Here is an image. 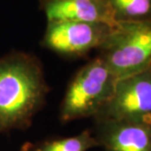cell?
I'll return each mask as SVG.
<instances>
[{
  "mask_svg": "<svg viewBox=\"0 0 151 151\" xmlns=\"http://www.w3.org/2000/svg\"><path fill=\"white\" fill-rule=\"evenodd\" d=\"M106 1L117 22L151 20V0Z\"/></svg>",
  "mask_w": 151,
  "mask_h": 151,
  "instance_id": "9",
  "label": "cell"
},
{
  "mask_svg": "<svg viewBox=\"0 0 151 151\" xmlns=\"http://www.w3.org/2000/svg\"><path fill=\"white\" fill-rule=\"evenodd\" d=\"M113 28L103 23L48 22L42 45L62 55H82L100 48Z\"/></svg>",
  "mask_w": 151,
  "mask_h": 151,
  "instance_id": "5",
  "label": "cell"
},
{
  "mask_svg": "<svg viewBox=\"0 0 151 151\" xmlns=\"http://www.w3.org/2000/svg\"><path fill=\"white\" fill-rule=\"evenodd\" d=\"M94 119L151 124V65L119 79L112 97Z\"/></svg>",
  "mask_w": 151,
  "mask_h": 151,
  "instance_id": "4",
  "label": "cell"
},
{
  "mask_svg": "<svg viewBox=\"0 0 151 151\" xmlns=\"http://www.w3.org/2000/svg\"><path fill=\"white\" fill-rule=\"evenodd\" d=\"M47 22L76 21L118 24L106 0H41Z\"/></svg>",
  "mask_w": 151,
  "mask_h": 151,
  "instance_id": "7",
  "label": "cell"
},
{
  "mask_svg": "<svg viewBox=\"0 0 151 151\" xmlns=\"http://www.w3.org/2000/svg\"><path fill=\"white\" fill-rule=\"evenodd\" d=\"M95 147H99L98 143L92 131L87 129L72 137L36 143L27 142L22 146L20 151H88Z\"/></svg>",
  "mask_w": 151,
  "mask_h": 151,
  "instance_id": "8",
  "label": "cell"
},
{
  "mask_svg": "<svg viewBox=\"0 0 151 151\" xmlns=\"http://www.w3.org/2000/svg\"><path fill=\"white\" fill-rule=\"evenodd\" d=\"M92 134L104 151H151V124L98 120Z\"/></svg>",
  "mask_w": 151,
  "mask_h": 151,
  "instance_id": "6",
  "label": "cell"
},
{
  "mask_svg": "<svg viewBox=\"0 0 151 151\" xmlns=\"http://www.w3.org/2000/svg\"><path fill=\"white\" fill-rule=\"evenodd\" d=\"M118 78L99 56L77 71L70 81L60 107L65 123L95 118L113 96Z\"/></svg>",
  "mask_w": 151,
  "mask_h": 151,
  "instance_id": "2",
  "label": "cell"
},
{
  "mask_svg": "<svg viewBox=\"0 0 151 151\" xmlns=\"http://www.w3.org/2000/svg\"><path fill=\"white\" fill-rule=\"evenodd\" d=\"M98 50V56L118 79L148 69L151 65V20L118 22Z\"/></svg>",
  "mask_w": 151,
  "mask_h": 151,
  "instance_id": "3",
  "label": "cell"
},
{
  "mask_svg": "<svg viewBox=\"0 0 151 151\" xmlns=\"http://www.w3.org/2000/svg\"><path fill=\"white\" fill-rule=\"evenodd\" d=\"M49 92L43 66L35 55L13 52L0 58V135L25 130Z\"/></svg>",
  "mask_w": 151,
  "mask_h": 151,
  "instance_id": "1",
  "label": "cell"
}]
</instances>
